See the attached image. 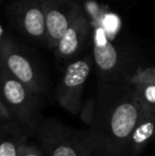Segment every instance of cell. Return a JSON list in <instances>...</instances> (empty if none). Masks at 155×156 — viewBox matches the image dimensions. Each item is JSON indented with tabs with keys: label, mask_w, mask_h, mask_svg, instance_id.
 <instances>
[{
	"label": "cell",
	"mask_w": 155,
	"mask_h": 156,
	"mask_svg": "<svg viewBox=\"0 0 155 156\" xmlns=\"http://www.w3.org/2000/svg\"><path fill=\"white\" fill-rule=\"evenodd\" d=\"M97 112L88 127L93 156H126L131 134L141 114L134 87L129 81L99 83Z\"/></svg>",
	"instance_id": "obj_1"
},
{
	"label": "cell",
	"mask_w": 155,
	"mask_h": 156,
	"mask_svg": "<svg viewBox=\"0 0 155 156\" xmlns=\"http://www.w3.org/2000/svg\"><path fill=\"white\" fill-rule=\"evenodd\" d=\"M45 156H93L89 131L56 119H44L33 134Z\"/></svg>",
	"instance_id": "obj_2"
},
{
	"label": "cell",
	"mask_w": 155,
	"mask_h": 156,
	"mask_svg": "<svg viewBox=\"0 0 155 156\" xmlns=\"http://www.w3.org/2000/svg\"><path fill=\"white\" fill-rule=\"evenodd\" d=\"M0 98L13 121L29 135L36 131L41 118V98L12 76L0 64Z\"/></svg>",
	"instance_id": "obj_3"
},
{
	"label": "cell",
	"mask_w": 155,
	"mask_h": 156,
	"mask_svg": "<svg viewBox=\"0 0 155 156\" xmlns=\"http://www.w3.org/2000/svg\"><path fill=\"white\" fill-rule=\"evenodd\" d=\"M91 67L93 60L89 56L71 61L66 65L56 85V100L63 108L73 116L79 115Z\"/></svg>",
	"instance_id": "obj_4"
},
{
	"label": "cell",
	"mask_w": 155,
	"mask_h": 156,
	"mask_svg": "<svg viewBox=\"0 0 155 156\" xmlns=\"http://www.w3.org/2000/svg\"><path fill=\"white\" fill-rule=\"evenodd\" d=\"M0 64L35 94L41 97L45 94L44 74L25 50L9 37L0 45Z\"/></svg>",
	"instance_id": "obj_5"
},
{
	"label": "cell",
	"mask_w": 155,
	"mask_h": 156,
	"mask_svg": "<svg viewBox=\"0 0 155 156\" xmlns=\"http://www.w3.org/2000/svg\"><path fill=\"white\" fill-rule=\"evenodd\" d=\"M93 63L99 76V83L129 81L118 49L106 38L102 30H98L93 38Z\"/></svg>",
	"instance_id": "obj_6"
},
{
	"label": "cell",
	"mask_w": 155,
	"mask_h": 156,
	"mask_svg": "<svg viewBox=\"0 0 155 156\" xmlns=\"http://www.w3.org/2000/svg\"><path fill=\"white\" fill-rule=\"evenodd\" d=\"M46 21V43L52 50L82 6L75 0H39Z\"/></svg>",
	"instance_id": "obj_7"
},
{
	"label": "cell",
	"mask_w": 155,
	"mask_h": 156,
	"mask_svg": "<svg viewBox=\"0 0 155 156\" xmlns=\"http://www.w3.org/2000/svg\"><path fill=\"white\" fill-rule=\"evenodd\" d=\"M89 33L90 23L81 8L53 49L56 60L62 63L76 60L86 45Z\"/></svg>",
	"instance_id": "obj_8"
},
{
	"label": "cell",
	"mask_w": 155,
	"mask_h": 156,
	"mask_svg": "<svg viewBox=\"0 0 155 156\" xmlns=\"http://www.w3.org/2000/svg\"><path fill=\"white\" fill-rule=\"evenodd\" d=\"M14 18L23 34L36 41H46V21L39 0H18Z\"/></svg>",
	"instance_id": "obj_9"
},
{
	"label": "cell",
	"mask_w": 155,
	"mask_h": 156,
	"mask_svg": "<svg viewBox=\"0 0 155 156\" xmlns=\"http://www.w3.org/2000/svg\"><path fill=\"white\" fill-rule=\"evenodd\" d=\"M155 138V112L141 111L139 119L131 134L126 156L139 155Z\"/></svg>",
	"instance_id": "obj_10"
},
{
	"label": "cell",
	"mask_w": 155,
	"mask_h": 156,
	"mask_svg": "<svg viewBox=\"0 0 155 156\" xmlns=\"http://www.w3.org/2000/svg\"><path fill=\"white\" fill-rule=\"evenodd\" d=\"M29 136L13 120L0 122V156H18Z\"/></svg>",
	"instance_id": "obj_11"
},
{
	"label": "cell",
	"mask_w": 155,
	"mask_h": 156,
	"mask_svg": "<svg viewBox=\"0 0 155 156\" xmlns=\"http://www.w3.org/2000/svg\"><path fill=\"white\" fill-rule=\"evenodd\" d=\"M132 85L143 111L155 112V84L134 83Z\"/></svg>",
	"instance_id": "obj_12"
},
{
	"label": "cell",
	"mask_w": 155,
	"mask_h": 156,
	"mask_svg": "<svg viewBox=\"0 0 155 156\" xmlns=\"http://www.w3.org/2000/svg\"><path fill=\"white\" fill-rule=\"evenodd\" d=\"M96 112H97V98L89 97L85 101H83L78 116L80 117L81 121L89 127L95 120Z\"/></svg>",
	"instance_id": "obj_13"
},
{
	"label": "cell",
	"mask_w": 155,
	"mask_h": 156,
	"mask_svg": "<svg viewBox=\"0 0 155 156\" xmlns=\"http://www.w3.org/2000/svg\"><path fill=\"white\" fill-rule=\"evenodd\" d=\"M129 82L134 83H152L155 84V66L147 68H138L129 79Z\"/></svg>",
	"instance_id": "obj_14"
},
{
	"label": "cell",
	"mask_w": 155,
	"mask_h": 156,
	"mask_svg": "<svg viewBox=\"0 0 155 156\" xmlns=\"http://www.w3.org/2000/svg\"><path fill=\"white\" fill-rule=\"evenodd\" d=\"M18 156H45V155H44V152L39 144H31L29 140V141H27L23 146Z\"/></svg>",
	"instance_id": "obj_15"
},
{
	"label": "cell",
	"mask_w": 155,
	"mask_h": 156,
	"mask_svg": "<svg viewBox=\"0 0 155 156\" xmlns=\"http://www.w3.org/2000/svg\"><path fill=\"white\" fill-rule=\"evenodd\" d=\"M9 120H12V118H11L8 108L5 107V105L3 104L1 98H0V122L9 121Z\"/></svg>",
	"instance_id": "obj_16"
},
{
	"label": "cell",
	"mask_w": 155,
	"mask_h": 156,
	"mask_svg": "<svg viewBox=\"0 0 155 156\" xmlns=\"http://www.w3.org/2000/svg\"><path fill=\"white\" fill-rule=\"evenodd\" d=\"M6 36H5V32H4V29L2 27V25L0 23V45L5 41Z\"/></svg>",
	"instance_id": "obj_17"
},
{
	"label": "cell",
	"mask_w": 155,
	"mask_h": 156,
	"mask_svg": "<svg viewBox=\"0 0 155 156\" xmlns=\"http://www.w3.org/2000/svg\"><path fill=\"white\" fill-rule=\"evenodd\" d=\"M1 1H2V0H0V4H1Z\"/></svg>",
	"instance_id": "obj_18"
}]
</instances>
